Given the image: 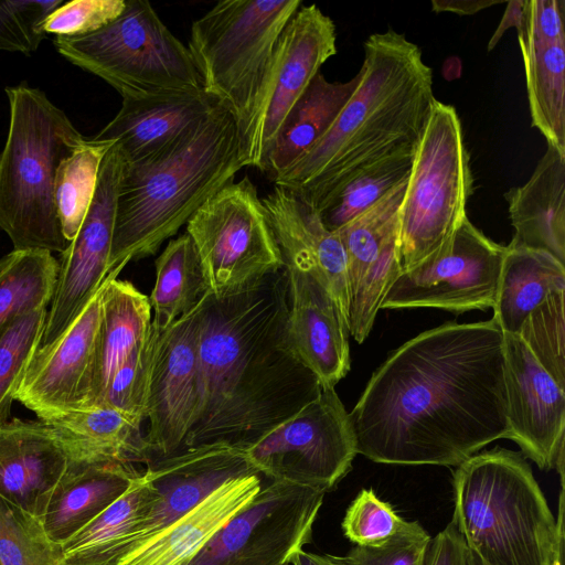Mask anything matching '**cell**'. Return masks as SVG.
I'll list each match as a JSON object with an SVG mask.
<instances>
[{
	"mask_svg": "<svg viewBox=\"0 0 565 565\" xmlns=\"http://www.w3.org/2000/svg\"><path fill=\"white\" fill-rule=\"evenodd\" d=\"M126 0H73L57 7L43 22L42 29L56 36H82L94 33L115 21Z\"/></svg>",
	"mask_w": 565,
	"mask_h": 565,
	"instance_id": "cell-44",
	"label": "cell"
},
{
	"mask_svg": "<svg viewBox=\"0 0 565 565\" xmlns=\"http://www.w3.org/2000/svg\"><path fill=\"white\" fill-rule=\"evenodd\" d=\"M77 459L92 460L65 429L41 420L2 422L0 498L40 518L54 488Z\"/></svg>",
	"mask_w": 565,
	"mask_h": 565,
	"instance_id": "cell-21",
	"label": "cell"
},
{
	"mask_svg": "<svg viewBox=\"0 0 565 565\" xmlns=\"http://www.w3.org/2000/svg\"><path fill=\"white\" fill-rule=\"evenodd\" d=\"M361 71L348 82H329L318 73L287 117L265 164L275 180L310 150L331 127L361 81Z\"/></svg>",
	"mask_w": 565,
	"mask_h": 565,
	"instance_id": "cell-30",
	"label": "cell"
},
{
	"mask_svg": "<svg viewBox=\"0 0 565 565\" xmlns=\"http://www.w3.org/2000/svg\"><path fill=\"white\" fill-rule=\"evenodd\" d=\"M217 104L203 92L124 98L117 115L93 138L115 142L126 162L141 161L185 136Z\"/></svg>",
	"mask_w": 565,
	"mask_h": 565,
	"instance_id": "cell-24",
	"label": "cell"
},
{
	"mask_svg": "<svg viewBox=\"0 0 565 565\" xmlns=\"http://www.w3.org/2000/svg\"><path fill=\"white\" fill-rule=\"evenodd\" d=\"M245 452L262 477L328 492L350 471L358 454L349 413L334 387L266 433Z\"/></svg>",
	"mask_w": 565,
	"mask_h": 565,
	"instance_id": "cell-12",
	"label": "cell"
},
{
	"mask_svg": "<svg viewBox=\"0 0 565 565\" xmlns=\"http://www.w3.org/2000/svg\"><path fill=\"white\" fill-rule=\"evenodd\" d=\"M381 500L372 489L361 490L348 508L342 521L345 537L355 546H380L412 525Z\"/></svg>",
	"mask_w": 565,
	"mask_h": 565,
	"instance_id": "cell-42",
	"label": "cell"
},
{
	"mask_svg": "<svg viewBox=\"0 0 565 565\" xmlns=\"http://www.w3.org/2000/svg\"><path fill=\"white\" fill-rule=\"evenodd\" d=\"M262 476L232 479L191 511L128 550L116 565H180L199 551L262 488Z\"/></svg>",
	"mask_w": 565,
	"mask_h": 565,
	"instance_id": "cell-25",
	"label": "cell"
},
{
	"mask_svg": "<svg viewBox=\"0 0 565 565\" xmlns=\"http://www.w3.org/2000/svg\"><path fill=\"white\" fill-rule=\"evenodd\" d=\"M138 473L130 463L74 460L39 518L49 537L65 543L116 501Z\"/></svg>",
	"mask_w": 565,
	"mask_h": 565,
	"instance_id": "cell-27",
	"label": "cell"
},
{
	"mask_svg": "<svg viewBox=\"0 0 565 565\" xmlns=\"http://www.w3.org/2000/svg\"><path fill=\"white\" fill-rule=\"evenodd\" d=\"M413 154L380 162L351 180L319 212L328 230L335 232L388 193L411 172Z\"/></svg>",
	"mask_w": 565,
	"mask_h": 565,
	"instance_id": "cell-38",
	"label": "cell"
},
{
	"mask_svg": "<svg viewBox=\"0 0 565 565\" xmlns=\"http://www.w3.org/2000/svg\"><path fill=\"white\" fill-rule=\"evenodd\" d=\"M58 262L43 249H13L0 258V327L52 300Z\"/></svg>",
	"mask_w": 565,
	"mask_h": 565,
	"instance_id": "cell-35",
	"label": "cell"
},
{
	"mask_svg": "<svg viewBox=\"0 0 565 565\" xmlns=\"http://www.w3.org/2000/svg\"><path fill=\"white\" fill-rule=\"evenodd\" d=\"M473 189L456 109L435 102L413 156L398 217L402 271L444 245L467 218Z\"/></svg>",
	"mask_w": 565,
	"mask_h": 565,
	"instance_id": "cell-9",
	"label": "cell"
},
{
	"mask_svg": "<svg viewBox=\"0 0 565 565\" xmlns=\"http://www.w3.org/2000/svg\"><path fill=\"white\" fill-rule=\"evenodd\" d=\"M57 52L100 77L124 98L203 92L188 46L147 0H126L121 14L82 36H56Z\"/></svg>",
	"mask_w": 565,
	"mask_h": 565,
	"instance_id": "cell-7",
	"label": "cell"
},
{
	"mask_svg": "<svg viewBox=\"0 0 565 565\" xmlns=\"http://www.w3.org/2000/svg\"><path fill=\"white\" fill-rule=\"evenodd\" d=\"M287 313L284 268L224 298L207 294L200 402L181 449L218 441L245 449L319 395V380L289 344Z\"/></svg>",
	"mask_w": 565,
	"mask_h": 565,
	"instance_id": "cell-2",
	"label": "cell"
},
{
	"mask_svg": "<svg viewBox=\"0 0 565 565\" xmlns=\"http://www.w3.org/2000/svg\"><path fill=\"white\" fill-rule=\"evenodd\" d=\"M209 291L161 331L150 377L145 440L152 459L181 450L200 402V323Z\"/></svg>",
	"mask_w": 565,
	"mask_h": 565,
	"instance_id": "cell-16",
	"label": "cell"
},
{
	"mask_svg": "<svg viewBox=\"0 0 565 565\" xmlns=\"http://www.w3.org/2000/svg\"><path fill=\"white\" fill-rule=\"evenodd\" d=\"M153 491L142 472L94 520L62 544L64 565H116L135 541Z\"/></svg>",
	"mask_w": 565,
	"mask_h": 565,
	"instance_id": "cell-29",
	"label": "cell"
},
{
	"mask_svg": "<svg viewBox=\"0 0 565 565\" xmlns=\"http://www.w3.org/2000/svg\"><path fill=\"white\" fill-rule=\"evenodd\" d=\"M502 1L492 0H433L431 8L435 12H454L461 15L475 14L486 8L499 4Z\"/></svg>",
	"mask_w": 565,
	"mask_h": 565,
	"instance_id": "cell-47",
	"label": "cell"
},
{
	"mask_svg": "<svg viewBox=\"0 0 565 565\" xmlns=\"http://www.w3.org/2000/svg\"><path fill=\"white\" fill-rule=\"evenodd\" d=\"M0 565H64L62 545L49 537L39 518L2 498Z\"/></svg>",
	"mask_w": 565,
	"mask_h": 565,
	"instance_id": "cell-39",
	"label": "cell"
},
{
	"mask_svg": "<svg viewBox=\"0 0 565 565\" xmlns=\"http://www.w3.org/2000/svg\"><path fill=\"white\" fill-rule=\"evenodd\" d=\"M284 264L318 274L329 286L348 324L347 256L337 232L297 193L275 185L262 198Z\"/></svg>",
	"mask_w": 565,
	"mask_h": 565,
	"instance_id": "cell-23",
	"label": "cell"
},
{
	"mask_svg": "<svg viewBox=\"0 0 565 565\" xmlns=\"http://www.w3.org/2000/svg\"><path fill=\"white\" fill-rule=\"evenodd\" d=\"M301 0H222L191 25L188 50L205 95L239 122Z\"/></svg>",
	"mask_w": 565,
	"mask_h": 565,
	"instance_id": "cell-8",
	"label": "cell"
},
{
	"mask_svg": "<svg viewBox=\"0 0 565 565\" xmlns=\"http://www.w3.org/2000/svg\"><path fill=\"white\" fill-rule=\"evenodd\" d=\"M335 24L317 4H302L284 29L256 96L237 122L244 167L266 160L294 106L321 66L337 54Z\"/></svg>",
	"mask_w": 565,
	"mask_h": 565,
	"instance_id": "cell-11",
	"label": "cell"
},
{
	"mask_svg": "<svg viewBox=\"0 0 565 565\" xmlns=\"http://www.w3.org/2000/svg\"><path fill=\"white\" fill-rule=\"evenodd\" d=\"M509 435L524 457L564 478L565 390L516 334L503 333Z\"/></svg>",
	"mask_w": 565,
	"mask_h": 565,
	"instance_id": "cell-17",
	"label": "cell"
},
{
	"mask_svg": "<svg viewBox=\"0 0 565 565\" xmlns=\"http://www.w3.org/2000/svg\"><path fill=\"white\" fill-rule=\"evenodd\" d=\"M289 344L319 380L332 388L350 370L347 321L326 281L316 273L284 264Z\"/></svg>",
	"mask_w": 565,
	"mask_h": 565,
	"instance_id": "cell-22",
	"label": "cell"
},
{
	"mask_svg": "<svg viewBox=\"0 0 565 565\" xmlns=\"http://www.w3.org/2000/svg\"><path fill=\"white\" fill-rule=\"evenodd\" d=\"M154 267L156 282L148 297L153 313L151 322L163 331L193 309L207 287L196 249L186 233L169 241Z\"/></svg>",
	"mask_w": 565,
	"mask_h": 565,
	"instance_id": "cell-33",
	"label": "cell"
},
{
	"mask_svg": "<svg viewBox=\"0 0 565 565\" xmlns=\"http://www.w3.org/2000/svg\"><path fill=\"white\" fill-rule=\"evenodd\" d=\"M429 534L416 521L390 540L374 547L354 546L345 556H338L341 565H425L430 542Z\"/></svg>",
	"mask_w": 565,
	"mask_h": 565,
	"instance_id": "cell-45",
	"label": "cell"
},
{
	"mask_svg": "<svg viewBox=\"0 0 565 565\" xmlns=\"http://www.w3.org/2000/svg\"><path fill=\"white\" fill-rule=\"evenodd\" d=\"M358 454L458 466L508 438L503 332L493 319L448 322L393 351L349 413Z\"/></svg>",
	"mask_w": 565,
	"mask_h": 565,
	"instance_id": "cell-1",
	"label": "cell"
},
{
	"mask_svg": "<svg viewBox=\"0 0 565 565\" xmlns=\"http://www.w3.org/2000/svg\"><path fill=\"white\" fill-rule=\"evenodd\" d=\"M524 4L525 0H512L508 2L503 17L488 43V51L495 47L499 40L509 28L515 26L518 30L521 26L524 14Z\"/></svg>",
	"mask_w": 565,
	"mask_h": 565,
	"instance_id": "cell-48",
	"label": "cell"
},
{
	"mask_svg": "<svg viewBox=\"0 0 565 565\" xmlns=\"http://www.w3.org/2000/svg\"><path fill=\"white\" fill-rule=\"evenodd\" d=\"M565 291L554 292L524 320L516 334L540 365L565 390Z\"/></svg>",
	"mask_w": 565,
	"mask_h": 565,
	"instance_id": "cell-40",
	"label": "cell"
},
{
	"mask_svg": "<svg viewBox=\"0 0 565 565\" xmlns=\"http://www.w3.org/2000/svg\"><path fill=\"white\" fill-rule=\"evenodd\" d=\"M10 125L0 153V227L14 249L63 253L54 199L56 171L86 138L40 89L7 87Z\"/></svg>",
	"mask_w": 565,
	"mask_h": 565,
	"instance_id": "cell-6",
	"label": "cell"
},
{
	"mask_svg": "<svg viewBox=\"0 0 565 565\" xmlns=\"http://www.w3.org/2000/svg\"><path fill=\"white\" fill-rule=\"evenodd\" d=\"M160 333L151 322L146 337L111 376L100 405L146 419L149 384Z\"/></svg>",
	"mask_w": 565,
	"mask_h": 565,
	"instance_id": "cell-41",
	"label": "cell"
},
{
	"mask_svg": "<svg viewBox=\"0 0 565 565\" xmlns=\"http://www.w3.org/2000/svg\"><path fill=\"white\" fill-rule=\"evenodd\" d=\"M324 494L288 481L269 480L180 565H289L291 554L312 541Z\"/></svg>",
	"mask_w": 565,
	"mask_h": 565,
	"instance_id": "cell-13",
	"label": "cell"
},
{
	"mask_svg": "<svg viewBox=\"0 0 565 565\" xmlns=\"http://www.w3.org/2000/svg\"><path fill=\"white\" fill-rule=\"evenodd\" d=\"M124 157L114 143L103 158L85 218L61 253L58 274L40 347L55 341L82 313L108 274Z\"/></svg>",
	"mask_w": 565,
	"mask_h": 565,
	"instance_id": "cell-15",
	"label": "cell"
},
{
	"mask_svg": "<svg viewBox=\"0 0 565 565\" xmlns=\"http://www.w3.org/2000/svg\"><path fill=\"white\" fill-rule=\"evenodd\" d=\"M109 141L86 139L57 168L54 199L64 237L71 243L76 236L92 203L99 168Z\"/></svg>",
	"mask_w": 565,
	"mask_h": 565,
	"instance_id": "cell-36",
	"label": "cell"
},
{
	"mask_svg": "<svg viewBox=\"0 0 565 565\" xmlns=\"http://www.w3.org/2000/svg\"><path fill=\"white\" fill-rule=\"evenodd\" d=\"M243 168L236 120L220 104L160 153L124 160L108 274L156 254Z\"/></svg>",
	"mask_w": 565,
	"mask_h": 565,
	"instance_id": "cell-4",
	"label": "cell"
},
{
	"mask_svg": "<svg viewBox=\"0 0 565 565\" xmlns=\"http://www.w3.org/2000/svg\"><path fill=\"white\" fill-rule=\"evenodd\" d=\"M41 422L71 433L96 460L130 465L152 460L141 435L143 420L108 405L67 412Z\"/></svg>",
	"mask_w": 565,
	"mask_h": 565,
	"instance_id": "cell-32",
	"label": "cell"
},
{
	"mask_svg": "<svg viewBox=\"0 0 565 565\" xmlns=\"http://www.w3.org/2000/svg\"><path fill=\"white\" fill-rule=\"evenodd\" d=\"M291 565H341L335 555H319L306 552L303 548L297 550L290 556Z\"/></svg>",
	"mask_w": 565,
	"mask_h": 565,
	"instance_id": "cell-49",
	"label": "cell"
},
{
	"mask_svg": "<svg viewBox=\"0 0 565 565\" xmlns=\"http://www.w3.org/2000/svg\"><path fill=\"white\" fill-rule=\"evenodd\" d=\"M361 81L331 127L275 180L320 212L351 180L413 154L435 102L420 49L388 29L364 42Z\"/></svg>",
	"mask_w": 565,
	"mask_h": 565,
	"instance_id": "cell-3",
	"label": "cell"
},
{
	"mask_svg": "<svg viewBox=\"0 0 565 565\" xmlns=\"http://www.w3.org/2000/svg\"><path fill=\"white\" fill-rule=\"evenodd\" d=\"M110 273L100 291V324L94 380V406L100 405L108 383L151 327L149 298L130 281Z\"/></svg>",
	"mask_w": 565,
	"mask_h": 565,
	"instance_id": "cell-28",
	"label": "cell"
},
{
	"mask_svg": "<svg viewBox=\"0 0 565 565\" xmlns=\"http://www.w3.org/2000/svg\"><path fill=\"white\" fill-rule=\"evenodd\" d=\"M507 246L465 218L450 238L416 266L401 271L381 308H438L456 313L492 308Z\"/></svg>",
	"mask_w": 565,
	"mask_h": 565,
	"instance_id": "cell-14",
	"label": "cell"
},
{
	"mask_svg": "<svg viewBox=\"0 0 565 565\" xmlns=\"http://www.w3.org/2000/svg\"><path fill=\"white\" fill-rule=\"evenodd\" d=\"M408 177L381 200L335 231L347 256L350 291L379 260L388 243L398 236L399 210Z\"/></svg>",
	"mask_w": 565,
	"mask_h": 565,
	"instance_id": "cell-34",
	"label": "cell"
},
{
	"mask_svg": "<svg viewBox=\"0 0 565 565\" xmlns=\"http://www.w3.org/2000/svg\"><path fill=\"white\" fill-rule=\"evenodd\" d=\"M452 524L487 565H554L564 553V482L554 518L521 452L475 454L454 472Z\"/></svg>",
	"mask_w": 565,
	"mask_h": 565,
	"instance_id": "cell-5",
	"label": "cell"
},
{
	"mask_svg": "<svg viewBox=\"0 0 565 565\" xmlns=\"http://www.w3.org/2000/svg\"><path fill=\"white\" fill-rule=\"evenodd\" d=\"M469 565H487L473 552L468 548ZM554 565H564V553H561Z\"/></svg>",
	"mask_w": 565,
	"mask_h": 565,
	"instance_id": "cell-50",
	"label": "cell"
},
{
	"mask_svg": "<svg viewBox=\"0 0 565 565\" xmlns=\"http://www.w3.org/2000/svg\"><path fill=\"white\" fill-rule=\"evenodd\" d=\"M46 307L20 315L0 327V423L8 420L11 405L40 348Z\"/></svg>",
	"mask_w": 565,
	"mask_h": 565,
	"instance_id": "cell-37",
	"label": "cell"
},
{
	"mask_svg": "<svg viewBox=\"0 0 565 565\" xmlns=\"http://www.w3.org/2000/svg\"><path fill=\"white\" fill-rule=\"evenodd\" d=\"M63 0L0 1V51L31 54L46 38L44 20Z\"/></svg>",
	"mask_w": 565,
	"mask_h": 565,
	"instance_id": "cell-43",
	"label": "cell"
},
{
	"mask_svg": "<svg viewBox=\"0 0 565 565\" xmlns=\"http://www.w3.org/2000/svg\"><path fill=\"white\" fill-rule=\"evenodd\" d=\"M565 291V265L535 249L507 246L492 319L518 334L526 317L548 296Z\"/></svg>",
	"mask_w": 565,
	"mask_h": 565,
	"instance_id": "cell-31",
	"label": "cell"
},
{
	"mask_svg": "<svg viewBox=\"0 0 565 565\" xmlns=\"http://www.w3.org/2000/svg\"><path fill=\"white\" fill-rule=\"evenodd\" d=\"M425 565H469L468 547L451 521L430 539Z\"/></svg>",
	"mask_w": 565,
	"mask_h": 565,
	"instance_id": "cell-46",
	"label": "cell"
},
{
	"mask_svg": "<svg viewBox=\"0 0 565 565\" xmlns=\"http://www.w3.org/2000/svg\"><path fill=\"white\" fill-rule=\"evenodd\" d=\"M504 199L514 228L509 246L542 250L565 265V158L547 145L530 179Z\"/></svg>",
	"mask_w": 565,
	"mask_h": 565,
	"instance_id": "cell-26",
	"label": "cell"
},
{
	"mask_svg": "<svg viewBox=\"0 0 565 565\" xmlns=\"http://www.w3.org/2000/svg\"><path fill=\"white\" fill-rule=\"evenodd\" d=\"M142 473L153 498L128 550L191 511L225 482L259 475L243 448L222 441L154 458Z\"/></svg>",
	"mask_w": 565,
	"mask_h": 565,
	"instance_id": "cell-19",
	"label": "cell"
},
{
	"mask_svg": "<svg viewBox=\"0 0 565 565\" xmlns=\"http://www.w3.org/2000/svg\"><path fill=\"white\" fill-rule=\"evenodd\" d=\"M100 291L64 333L38 349L29 365L15 399L40 420L94 406Z\"/></svg>",
	"mask_w": 565,
	"mask_h": 565,
	"instance_id": "cell-18",
	"label": "cell"
},
{
	"mask_svg": "<svg viewBox=\"0 0 565 565\" xmlns=\"http://www.w3.org/2000/svg\"><path fill=\"white\" fill-rule=\"evenodd\" d=\"M516 32L532 126L565 158V1L525 0Z\"/></svg>",
	"mask_w": 565,
	"mask_h": 565,
	"instance_id": "cell-20",
	"label": "cell"
},
{
	"mask_svg": "<svg viewBox=\"0 0 565 565\" xmlns=\"http://www.w3.org/2000/svg\"><path fill=\"white\" fill-rule=\"evenodd\" d=\"M207 291L239 292L284 268V259L256 185L248 177L212 195L189 220Z\"/></svg>",
	"mask_w": 565,
	"mask_h": 565,
	"instance_id": "cell-10",
	"label": "cell"
}]
</instances>
